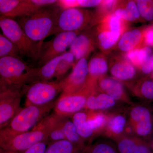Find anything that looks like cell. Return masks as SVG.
<instances>
[{"instance_id": "cell-1", "label": "cell", "mask_w": 153, "mask_h": 153, "mask_svg": "<svg viewBox=\"0 0 153 153\" xmlns=\"http://www.w3.org/2000/svg\"><path fill=\"white\" fill-rule=\"evenodd\" d=\"M60 117L55 113L48 115L33 129L22 133H10L0 130V149L7 151L23 152L37 143L47 140L48 134Z\"/></svg>"}, {"instance_id": "cell-2", "label": "cell", "mask_w": 153, "mask_h": 153, "mask_svg": "<svg viewBox=\"0 0 153 153\" xmlns=\"http://www.w3.org/2000/svg\"><path fill=\"white\" fill-rule=\"evenodd\" d=\"M60 8L57 5L44 7L30 16L18 18L17 22L32 41L43 43L55 34Z\"/></svg>"}, {"instance_id": "cell-3", "label": "cell", "mask_w": 153, "mask_h": 153, "mask_svg": "<svg viewBox=\"0 0 153 153\" xmlns=\"http://www.w3.org/2000/svg\"><path fill=\"white\" fill-rule=\"evenodd\" d=\"M30 67L20 57L6 56L0 58V89L3 91L22 90L32 82Z\"/></svg>"}, {"instance_id": "cell-4", "label": "cell", "mask_w": 153, "mask_h": 153, "mask_svg": "<svg viewBox=\"0 0 153 153\" xmlns=\"http://www.w3.org/2000/svg\"><path fill=\"white\" fill-rule=\"evenodd\" d=\"M0 29L3 35L16 47L20 56L38 61L43 43L32 41L13 19L0 16Z\"/></svg>"}, {"instance_id": "cell-5", "label": "cell", "mask_w": 153, "mask_h": 153, "mask_svg": "<svg viewBox=\"0 0 153 153\" xmlns=\"http://www.w3.org/2000/svg\"><path fill=\"white\" fill-rule=\"evenodd\" d=\"M55 101L47 105H30L22 108L4 129L10 133L30 131L35 128L53 109Z\"/></svg>"}, {"instance_id": "cell-6", "label": "cell", "mask_w": 153, "mask_h": 153, "mask_svg": "<svg viewBox=\"0 0 153 153\" xmlns=\"http://www.w3.org/2000/svg\"><path fill=\"white\" fill-rule=\"evenodd\" d=\"M93 12L81 8H60L55 34L62 32H78L92 27Z\"/></svg>"}, {"instance_id": "cell-7", "label": "cell", "mask_w": 153, "mask_h": 153, "mask_svg": "<svg viewBox=\"0 0 153 153\" xmlns=\"http://www.w3.org/2000/svg\"><path fill=\"white\" fill-rule=\"evenodd\" d=\"M25 106H42L55 102V99L62 93L60 80L36 81L25 87Z\"/></svg>"}, {"instance_id": "cell-8", "label": "cell", "mask_w": 153, "mask_h": 153, "mask_svg": "<svg viewBox=\"0 0 153 153\" xmlns=\"http://www.w3.org/2000/svg\"><path fill=\"white\" fill-rule=\"evenodd\" d=\"M94 87L87 85L84 89L78 92L61 94L55 101L54 113L61 117H69L85 109L88 96Z\"/></svg>"}, {"instance_id": "cell-9", "label": "cell", "mask_w": 153, "mask_h": 153, "mask_svg": "<svg viewBox=\"0 0 153 153\" xmlns=\"http://www.w3.org/2000/svg\"><path fill=\"white\" fill-rule=\"evenodd\" d=\"M78 32H62L56 34L52 40L43 42L38 60L39 66L66 52L78 36Z\"/></svg>"}, {"instance_id": "cell-10", "label": "cell", "mask_w": 153, "mask_h": 153, "mask_svg": "<svg viewBox=\"0 0 153 153\" xmlns=\"http://www.w3.org/2000/svg\"><path fill=\"white\" fill-rule=\"evenodd\" d=\"M87 59L82 58L78 60L72 67L71 73L60 80L62 88L61 94L75 93L86 87L88 76Z\"/></svg>"}, {"instance_id": "cell-11", "label": "cell", "mask_w": 153, "mask_h": 153, "mask_svg": "<svg viewBox=\"0 0 153 153\" xmlns=\"http://www.w3.org/2000/svg\"><path fill=\"white\" fill-rule=\"evenodd\" d=\"M42 8L41 0H0V16L21 18Z\"/></svg>"}, {"instance_id": "cell-12", "label": "cell", "mask_w": 153, "mask_h": 153, "mask_svg": "<svg viewBox=\"0 0 153 153\" xmlns=\"http://www.w3.org/2000/svg\"><path fill=\"white\" fill-rule=\"evenodd\" d=\"M109 60V71L111 76L128 85L138 75L137 68L123 54H111Z\"/></svg>"}, {"instance_id": "cell-13", "label": "cell", "mask_w": 153, "mask_h": 153, "mask_svg": "<svg viewBox=\"0 0 153 153\" xmlns=\"http://www.w3.org/2000/svg\"><path fill=\"white\" fill-rule=\"evenodd\" d=\"M129 122L133 131L140 137H146L152 132V120L150 111L143 105L133 106L129 112Z\"/></svg>"}, {"instance_id": "cell-14", "label": "cell", "mask_w": 153, "mask_h": 153, "mask_svg": "<svg viewBox=\"0 0 153 153\" xmlns=\"http://www.w3.org/2000/svg\"><path fill=\"white\" fill-rule=\"evenodd\" d=\"M22 90L11 91L0 100V130L5 128L22 107Z\"/></svg>"}, {"instance_id": "cell-15", "label": "cell", "mask_w": 153, "mask_h": 153, "mask_svg": "<svg viewBox=\"0 0 153 153\" xmlns=\"http://www.w3.org/2000/svg\"><path fill=\"white\" fill-rule=\"evenodd\" d=\"M94 28L83 30L78 34L69 47V51L74 55L75 63L82 58L88 59L95 49Z\"/></svg>"}, {"instance_id": "cell-16", "label": "cell", "mask_w": 153, "mask_h": 153, "mask_svg": "<svg viewBox=\"0 0 153 153\" xmlns=\"http://www.w3.org/2000/svg\"><path fill=\"white\" fill-rule=\"evenodd\" d=\"M146 27V26H144L129 28L121 36L114 50L120 52V54H124L142 47Z\"/></svg>"}, {"instance_id": "cell-17", "label": "cell", "mask_w": 153, "mask_h": 153, "mask_svg": "<svg viewBox=\"0 0 153 153\" xmlns=\"http://www.w3.org/2000/svg\"><path fill=\"white\" fill-rule=\"evenodd\" d=\"M112 76L107 75L97 79L96 88L101 92L110 96L116 101L130 103V100L126 93L123 84Z\"/></svg>"}, {"instance_id": "cell-18", "label": "cell", "mask_w": 153, "mask_h": 153, "mask_svg": "<svg viewBox=\"0 0 153 153\" xmlns=\"http://www.w3.org/2000/svg\"><path fill=\"white\" fill-rule=\"evenodd\" d=\"M88 76L87 83L96 85L97 79L106 76L109 71V60L107 55L96 52L88 61Z\"/></svg>"}, {"instance_id": "cell-19", "label": "cell", "mask_w": 153, "mask_h": 153, "mask_svg": "<svg viewBox=\"0 0 153 153\" xmlns=\"http://www.w3.org/2000/svg\"><path fill=\"white\" fill-rule=\"evenodd\" d=\"M116 102L111 97L99 91L96 86L88 96L85 109L91 111L105 110L114 107Z\"/></svg>"}, {"instance_id": "cell-20", "label": "cell", "mask_w": 153, "mask_h": 153, "mask_svg": "<svg viewBox=\"0 0 153 153\" xmlns=\"http://www.w3.org/2000/svg\"><path fill=\"white\" fill-rule=\"evenodd\" d=\"M114 141L119 153H152L146 143L135 137L124 135Z\"/></svg>"}, {"instance_id": "cell-21", "label": "cell", "mask_w": 153, "mask_h": 153, "mask_svg": "<svg viewBox=\"0 0 153 153\" xmlns=\"http://www.w3.org/2000/svg\"><path fill=\"white\" fill-rule=\"evenodd\" d=\"M94 28L96 47H98L103 54L109 55L122 35L120 33L101 30L97 27Z\"/></svg>"}, {"instance_id": "cell-22", "label": "cell", "mask_w": 153, "mask_h": 153, "mask_svg": "<svg viewBox=\"0 0 153 153\" xmlns=\"http://www.w3.org/2000/svg\"><path fill=\"white\" fill-rule=\"evenodd\" d=\"M113 14L128 23L144 22L135 1H118Z\"/></svg>"}, {"instance_id": "cell-23", "label": "cell", "mask_w": 153, "mask_h": 153, "mask_svg": "<svg viewBox=\"0 0 153 153\" xmlns=\"http://www.w3.org/2000/svg\"><path fill=\"white\" fill-rule=\"evenodd\" d=\"M126 125V118L124 115L120 113L109 115L104 131L105 136L114 140L117 139L124 135Z\"/></svg>"}, {"instance_id": "cell-24", "label": "cell", "mask_w": 153, "mask_h": 153, "mask_svg": "<svg viewBox=\"0 0 153 153\" xmlns=\"http://www.w3.org/2000/svg\"><path fill=\"white\" fill-rule=\"evenodd\" d=\"M61 57L62 55L53 58L43 66L36 68L33 67L32 82L38 81H51L55 77L56 68Z\"/></svg>"}, {"instance_id": "cell-25", "label": "cell", "mask_w": 153, "mask_h": 153, "mask_svg": "<svg viewBox=\"0 0 153 153\" xmlns=\"http://www.w3.org/2000/svg\"><path fill=\"white\" fill-rule=\"evenodd\" d=\"M129 24L112 13L105 18L96 27L101 30L120 33L122 35L130 28Z\"/></svg>"}, {"instance_id": "cell-26", "label": "cell", "mask_w": 153, "mask_h": 153, "mask_svg": "<svg viewBox=\"0 0 153 153\" xmlns=\"http://www.w3.org/2000/svg\"><path fill=\"white\" fill-rule=\"evenodd\" d=\"M71 120L74 124L77 132L85 141L92 140L95 134L91 131L87 122L86 111H82L71 117Z\"/></svg>"}, {"instance_id": "cell-27", "label": "cell", "mask_w": 153, "mask_h": 153, "mask_svg": "<svg viewBox=\"0 0 153 153\" xmlns=\"http://www.w3.org/2000/svg\"><path fill=\"white\" fill-rule=\"evenodd\" d=\"M108 138H101L85 146L83 153H119L114 141Z\"/></svg>"}, {"instance_id": "cell-28", "label": "cell", "mask_w": 153, "mask_h": 153, "mask_svg": "<svg viewBox=\"0 0 153 153\" xmlns=\"http://www.w3.org/2000/svg\"><path fill=\"white\" fill-rule=\"evenodd\" d=\"M86 111L88 124L95 135L104 132L109 115L101 111Z\"/></svg>"}, {"instance_id": "cell-29", "label": "cell", "mask_w": 153, "mask_h": 153, "mask_svg": "<svg viewBox=\"0 0 153 153\" xmlns=\"http://www.w3.org/2000/svg\"><path fill=\"white\" fill-rule=\"evenodd\" d=\"M85 148L63 140L49 143L45 153H83Z\"/></svg>"}, {"instance_id": "cell-30", "label": "cell", "mask_w": 153, "mask_h": 153, "mask_svg": "<svg viewBox=\"0 0 153 153\" xmlns=\"http://www.w3.org/2000/svg\"><path fill=\"white\" fill-rule=\"evenodd\" d=\"M62 128L66 140L81 147H85V141L79 136L73 122L69 117H63Z\"/></svg>"}, {"instance_id": "cell-31", "label": "cell", "mask_w": 153, "mask_h": 153, "mask_svg": "<svg viewBox=\"0 0 153 153\" xmlns=\"http://www.w3.org/2000/svg\"><path fill=\"white\" fill-rule=\"evenodd\" d=\"M136 95L153 100V79H143L128 85Z\"/></svg>"}, {"instance_id": "cell-32", "label": "cell", "mask_w": 153, "mask_h": 153, "mask_svg": "<svg viewBox=\"0 0 153 153\" xmlns=\"http://www.w3.org/2000/svg\"><path fill=\"white\" fill-rule=\"evenodd\" d=\"M140 67L139 71L146 75L153 71V50L151 47L142 46L139 53Z\"/></svg>"}, {"instance_id": "cell-33", "label": "cell", "mask_w": 153, "mask_h": 153, "mask_svg": "<svg viewBox=\"0 0 153 153\" xmlns=\"http://www.w3.org/2000/svg\"><path fill=\"white\" fill-rule=\"evenodd\" d=\"M74 55L71 52L66 51L62 54L55 72V77L57 78V80H60L67 71L74 66Z\"/></svg>"}, {"instance_id": "cell-34", "label": "cell", "mask_w": 153, "mask_h": 153, "mask_svg": "<svg viewBox=\"0 0 153 153\" xmlns=\"http://www.w3.org/2000/svg\"><path fill=\"white\" fill-rule=\"evenodd\" d=\"M101 2L100 0H61L58 1L57 5L61 9L74 7L84 8L97 7Z\"/></svg>"}, {"instance_id": "cell-35", "label": "cell", "mask_w": 153, "mask_h": 153, "mask_svg": "<svg viewBox=\"0 0 153 153\" xmlns=\"http://www.w3.org/2000/svg\"><path fill=\"white\" fill-rule=\"evenodd\" d=\"M135 2L143 21L153 22V0H137Z\"/></svg>"}, {"instance_id": "cell-36", "label": "cell", "mask_w": 153, "mask_h": 153, "mask_svg": "<svg viewBox=\"0 0 153 153\" xmlns=\"http://www.w3.org/2000/svg\"><path fill=\"white\" fill-rule=\"evenodd\" d=\"M6 56L20 57L16 47L3 34L0 33V58Z\"/></svg>"}, {"instance_id": "cell-37", "label": "cell", "mask_w": 153, "mask_h": 153, "mask_svg": "<svg viewBox=\"0 0 153 153\" xmlns=\"http://www.w3.org/2000/svg\"><path fill=\"white\" fill-rule=\"evenodd\" d=\"M63 117H60L57 123L49 132L47 138L49 144L61 140H66L62 128Z\"/></svg>"}, {"instance_id": "cell-38", "label": "cell", "mask_w": 153, "mask_h": 153, "mask_svg": "<svg viewBox=\"0 0 153 153\" xmlns=\"http://www.w3.org/2000/svg\"><path fill=\"white\" fill-rule=\"evenodd\" d=\"M143 46L153 47V22L146 26L145 30Z\"/></svg>"}, {"instance_id": "cell-39", "label": "cell", "mask_w": 153, "mask_h": 153, "mask_svg": "<svg viewBox=\"0 0 153 153\" xmlns=\"http://www.w3.org/2000/svg\"><path fill=\"white\" fill-rule=\"evenodd\" d=\"M48 145V140H45L37 143L22 153H45Z\"/></svg>"}, {"instance_id": "cell-40", "label": "cell", "mask_w": 153, "mask_h": 153, "mask_svg": "<svg viewBox=\"0 0 153 153\" xmlns=\"http://www.w3.org/2000/svg\"><path fill=\"white\" fill-rule=\"evenodd\" d=\"M11 91H13V90H10V91H3L1 90L0 89V100L1 99H2L3 98H4L5 96L8 93H9V92Z\"/></svg>"}, {"instance_id": "cell-41", "label": "cell", "mask_w": 153, "mask_h": 153, "mask_svg": "<svg viewBox=\"0 0 153 153\" xmlns=\"http://www.w3.org/2000/svg\"><path fill=\"white\" fill-rule=\"evenodd\" d=\"M1 153H22V152H10V151H7L4 150L2 151L1 152Z\"/></svg>"}, {"instance_id": "cell-42", "label": "cell", "mask_w": 153, "mask_h": 153, "mask_svg": "<svg viewBox=\"0 0 153 153\" xmlns=\"http://www.w3.org/2000/svg\"><path fill=\"white\" fill-rule=\"evenodd\" d=\"M151 78L152 79H153V71H152V74H151Z\"/></svg>"}, {"instance_id": "cell-43", "label": "cell", "mask_w": 153, "mask_h": 153, "mask_svg": "<svg viewBox=\"0 0 153 153\" xmlns=\"http://www.w3.org/2000/svg\"><path fill=\"white\" fill-rule=\"evenodd\" d=\"M3 151V149H0V153L2 151Z\"/></svg>"}]
</instances>
